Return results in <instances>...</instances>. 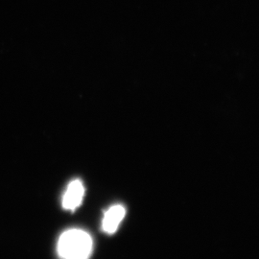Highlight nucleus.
I'll return each mask as SVG.
<instances>
[{"mask_svg": "<svg viewBox=\"0 0 259 259\" xmlns=\"http://www.w3.org/2000/svg\"><path fill=\"white\" fill-rule=\"evenodd\" d=\"M92 236L80 229L63 232L57 243V252L61 259H89L93 251Z\"/></svg>", "mask_w": 259, "mask_h": 259, "instance_id": "obj_1", "label": "nucleus"}, {"mask_svg": "<svg viewBox=\"0 0 259 259\" xmlns=\"http://www.w3.org/2000/svg\"><path fill=\"white\" fill-rule=\"evenodd\" d=\"M84 187L80 180H73L65 189L62 204L65 210L73 211L78 208L83 201Z\"/></svg>", "mask_w": 259, "mask_h": 259, "instance_id": "obj_2", "label": "nucleus"}, {"mask_svg": "<svg viewBox=\"0 0 259 259\" xmlns=\"http://www.w3.org/2000/svg\"><path fill=\"white\" fill-rule=\"evenodd\" d=\"M125 214L126 210L123 205H112L104 215L102 221L103 232L108 234H112L116 232L120 223L125 217Z\"/></svg>", "mask_w": 259, "mask_h": 259, "instance_id": "obj_3", "label": "nucleus"}]
</instances>
